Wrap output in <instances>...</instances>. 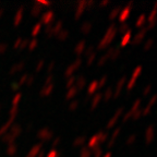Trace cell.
<instances>
[{
    "instance_id": "8",
    "label": "cell",
    "mask_w": 157,
    "mask_h": 157,
    "mask_svg": "<svg viewBox=\"0 0 157 157\" xmlns=\"http://www.w3.org/2000/svg\"><path fill=\"white\" fill-rule=\"evenodd\" d=\"M125 81H127V76L123 75L122 78H120V80L117 82V85H116V90L113 92V98H117L118 96H120L121 91H122L123 86L125 84Z\"/></svg>"
},
{
    "instance_id": "6",
    "label": "cell",
    "mask_w": 157,
    "mask_h": 157,
    "mask_svg": "<svg viewBox=\"0 0 157 157\" xmlns=\"http://www.w3.org/2000/svg\"><path fill=\"white\" fill-rule=\"evenodd\" d=\"M155 139V129L154 125H148L145 131V143L147 145H150L151 143L154 141Z\"/></svg>"
},
{
    "instance_id": "20",
    "label": "cell",
    "mask_w": 157,
    "mask_h": 157,
    "mask_svg": "<svg viewBox=\"0 0 157 157\" xmlns=\"http://www.w3.org/2000/svg\"><path fill=\"white\" fill-rule=\"evenodd\" d=\"M135 140H136V135H135V134H131L130 136L127 139V142H125V144H127V145H132L133 143L135 142Z\"/></svg>"
},
{
    "instance_id": "17",
    "label": "cell",
    "mask_w": 157,
    "mask_h": 157,
    "mask_svg": "<svg viewBox=\"0 0 157 157\" xmlns=\"http://www.w3.org/2000/svg\"><path fill=\"white\" fill-rule=\"evenodd\" d=\"M97 137H98V142L105 143V141L107 140V137H108V133L107 132H99V134L97 135Z\"/></svg>"
},
{
    "instance_id": "28",
    "label": "cell",
    "mask_w": 157,
    "mask_h": 157,
    "mask_svg": "<svg viewBox=\"0 0 157 157\" xmlns=\"http://www.w3.org/2000/svg\"><path fill=\"white\" fill-rule=\"evenodd\" d=\"M106 82H107V76H103L101 78V83H99V87H104V85L106 84Z\"/></svg>"
},
{
    "instance_id": "2",
    "label": "cell",
    "mask_w": 157,
    "mask_h": 157,
    "mask_svg": "<svg viewBox=\"0 0 157 157\" xmlns=\"http://www.w3.org/2000/svg\"><path fill=\"white\" fill-rule=\"evenodd\" d=\"M141 73H142V67H141V66L136 67V68H135V70L133 71L131 78L129 80V83H128V85H127V90H128V91H131V90L134 87L135 82H136L137 78L141 75Z\"/></svg>"
},
{
    "instance_id": "18",
    "label": "cell",
    "mask_w": 157,
    "mask_h": 157,
    "mask_svg": "<svg viewBox=\"0 0 157 157\" xmlns=\"http://www.w3.org/2000/svg\"><path fill=\"white\" fill-rule=\"evenodd\" d=\"M128 31H130V29H129V24H128V23H122V24L120 25V27H119V32L122 35H124Z\"/></svg>"
},
{
    "instance_id": "9",
    "label": "cell",
    "mask_w": 157,
    "mask_h": 157,
    "mask_svg": "<svg viewBox=\"0 0 157 157\" xmlns=\"http://www.w3.org/2000/svg\"><path fill=\"white\" fill-rule=\"evenodd\" d=\"M120 54H121V52L119 48H110L107 52V55H106V56H107L108 58H110L111 61H116V60L120 57Z\"/></svg>"
},
{
    "instance_id": "5",
    "label": "cell",
    "mask_w": 157,
    "mask_h": 157,
    "mask_svg": "<svg viewBox=\"0 0 157 157\" xmlns=\"http://www.w3.org/2000/svg\"><path fill=\"white\" fill-rule=\"evenodd\" d=\"M132 2H129L127 5V7H124L122 10H121L120 14H119V21H120V23L122 24V23H125V20L129 17V15H130L131 13V8H132Z\"/></svg>"
},
{
    "instance_id": "23",
    "label": "cell",
    "mask_w": 157,
    "mask_h": 157,
    "mask_svg": "<svg viewBox=\"0 0 157 157\" xmlns=\"http://www.w3.org/2000/svg\"><path fill=\"white\" fill-rule=\"evenodd\" d=\"M151 91H152V85H151V84H148V85L145 86L144 91H143V96H144V97L148 96V94L151 93Z\"/></svg>"
},
{
    "instance_id": "26",
    "label": "cell",
    "mask_w": 157,
    "mask_h": 157,
    "mask_svg": "<svg viewBox=\"0 0 157 157\" xmlns=\"http://www.w3.org/2000/svg\"><path fill=\"white\" fill-rule=\"evenodd\" d=\"M107 59H108V57L107 56H103L101 59H99V62H98V66L99 67H101V66H104V64L106 63V61H107Z\"/></svg>"
},
{
    "instance_id": "31",
    "label": "cell",
    "mask_w": 157,
    "mask_h": 157,
    "mask_svg": "<svg viewBox=\"0 0 157 157\" xmlns=\"http://www.w3.org/2000/svg\"><path fill=\"white\" fill-rule=\"evenodd\" d=\"M154 9H156V10H157V2H155V5H154Z\"/></svg>"
},
{
    "instance_id": "14",
    "label": "cell",
    "mask_w": 157,
    "mask_h": 157,
    "mask_svg": "<svg viewBox=\"0 0 157 157\" xmlns=\"http://www.w3.org/2000/svg\"><path fill=\"white\" fill-rule=\"evenodd\" d=\"M141 103H142V99H141V98H137V99H135V101L133 103L132 108L130 109V113H132V115H133V113H134L136 110H139V109H140Z\"/></svg>"
},
{
    "instance_id": "15",
    "label": "cell",
    "mask_w": 157,
    "mask_h": 157,
    "mask_svg": "<svg viewBox=\"0 0 157 157\" xmlns=\"http://www.w3.org/2000/svg\"><path fill=\"white\" fill-rule=\"evenodd\" d=\"M113 97V88H111V87H108L107 90H106L105 94H104V101H109Z\"/></svg>"
},
{
    "instance_id": "21",
    "label": "cell",
    "mask_w": 157,
    "mask_h": 157,
    "mask_svg": "<svg viewBox=\"0 0 157 157\" xmlns=\"http://www.w3.org/2000/svg\"><path fill=\"white\" fill-rule=\"evenodd\" d=\"M97 88H98V83L96 81H94V82H92V84L90 85V90H88V92L92 94V93H94Z\"/></svg>"
},
{
    "instance_id": "27",
    "label": "cell",
    "mask_w": 157,
    "mask_h": 157,
    "mask_svg": "<svg viewBox=\"0 0 157 157\" xmlns=\"http://www.w3.org/2000/svg\"><path fill=\"white\" fill-rule=\"evenodd\" d=\"M95 157H101V154H103V152H101V147L98 146V147H96L95 148Z\"/></svg>"
},
{
    "instance_id": "19",
    "label": "cell",
    "mask_w": 157,
    "mask_h": 157,
    "mask_svg": "<svg viewBox=\"0 0 157 157\" xmlns=\"http://www.w3.org/2000/svg\"><path fill=\"white\" fill-rule=\"evenodd\" d=\"M141 117H142V110H141V109H139V110H136L134 113H133L131 119H132V120H134V121H136V120H139Z\"/></svg>"
},
{
    "instance_id": "1",
    "label": "cell",
    "mask_w": 157,
    "mask_h": 157,
    "mask_svg": "<svg viewBox=\"0 0 157 157\" xmlns=\"http://www.w3.org/2000/svg\"><path fill=\"white\" fill-rule=\"evenodd\" d=\"M116 34H117V27H116L115 23H113V24H111L110 26L108 27L107 32H106V35L104 36V38L101 39V42L99 43V46H98V48H99V49H105L106 47H107L109 44H111V42L115 39Z\"/></svg>"
},
{
    "instance_id": "10",
    "label": "cell",
    "mask_w": 157,
    "mask_h": 157,
    "mask_svg": "<svg viewBox=\"0 0 157 157\" xmlns=\"http://www.w3.org/2000/svg\"><path fill=\"white\" fill-rule=\"evenodd\" d=\"M120 131H121V128L120 127L116 128L115 130H113V135H111V137H110V141H109V142H108V144H107L108 148H111V147L113 146L116 140H117V137L119 136V134H120Z\"/></svg>"
},
{
    "instance_id": "4",
    "label": "cell",
    "mask_w": 157,
    "mask_h": 157,
    "mask_svg": "<svg viewBox=\"0 0 157 157\" xmlns=\"http://www.w3.org/2000/svg\"><path fill=\"white\" fill-rule=\"evenodd\" d=\"M146 34H147V29H145V27L141 29L140 32H137L136 35L134 36V38H133V40H132V45H133V46H137V45L142 44L143 39L145 38Z\"/></svg>"
},
{
    "instance_id": "11",
    "label": "cell",
    "mask_w": 157,
    "mask_h": 157,
    "mask_svg": "<svg viewBox=\"0 0 157 157\" xmlns=\"http://www.w3.org/2000/svg\"><path fill=\"white\" fill-rule=\"evenodd\" d=\"M131 36H132V32L131 31H128L124 35H122V38H121V42H120V46L121 47H124L129 44V42L131 40Z\"/></svg>"
},
{
    "instance_id": "16",
    "label": "cell",
    "mask_w": 157,
    "mask_h": 157,
    "mask_svg": "<svg viewBox=\"0 0 157 157\" xmlns=\"http://www.w3.org/2000/svg\"><path fill=\"white\" fill-rule=\"evenodd\" d=\"M153 45H154V39H153V38H148V39H147L146 42H145V44H144V47H143L144 52L150 50V49L153 47Z\"/></svg>"
},
{
    "instance_id": "12",
    "label": "cell",
    "mask_w": 157,
    "mask_h": 157,
    "mask_svg": "<svg viewBox=\"0 0 157 157\" xmlns=\"http://www.w3.org/2000/svg\"><path fill=\"white\" fill-rule=\"evenodd\" d=\"M121 10H122V7H120V6L115 7L113 9V11L110 12V14H109V19H110V20H115L116 17H119V14H120Z\"/></svg>"
},
{
    "instance_id": "24",
    "label": "cell",
    "mask_w": 157,
    "mask_h": 157,
    "mask_svg": "<svg viewBox=\"0 0 157 157\" xmlns=\"http://www.w3.org/2000/svg\"><path fill=\"white\" fill-rule=\"evenodd\" d=\"M98 137L97 136H94L93 139L91 140V142H90V146L91 147H98Z\"/></svg>"
},
{
    "instance_id": "3",
    "label": "cell",
    "mask_w": 157,
    "mask_h": 157,
    "mask_svg": "<svg viewBox=\"0 0 157 157\" xmlns=\"http://www.w3.org/2000/svg\"><path fill=\"white\" fill-rule=\"evenodd\" d=\"M123 110H124V108H123V107L118 108L117 110H116L115 115H113V117L111 118L110 120H109V122L107 123V129H111V128H113L116 124H117L118 120H119V118L123 115Z\"/></svg>"
},
{
    "instance_id": "7",
    "label": "cell",
    "mask_w": 157,
    "mask_h": 157,
    "mask_svg": "<svg viewBox=\"0 0 157 157\" xmlns=\"http://www.w3.org/2000/svg\"><path fill=\"white\" fill-rule=\"evenodd\" d=\"M156 101H157V94H154V95L151 97L150 101L147 103L146 107H145L144 109L142 110V116H144V117H147V116L150 115V113H151V110H152L153 106L155 105V103H156Z\"/></svg>"
},
{
    "instance_id": "30",
    "label": "cell",
    "mask_w": 157,
    "mask_h": 157,
    "mask_svg": "<svg viewBox=\"0 0 157 157\" xmlns=\"http://www.w3.org/2000/svg\"><path fill=\"white\" fill-rule=\"evenodd\" d=\"M104 157H111V153L108 152L107 154H105V156H104Z\"/></svg>"
},
{
    "instance_id": "22",
    "label": "cell",
    "mask_w": 157,
    "mask_h": 157,
    "mask_svg": "<svg viewBox=\"0 0 157 157\" xmlns=\"http://www.w3.org/2000/svg\"><path fill=\"white\" fill-rule=\"evenodd\" d=\"M101 94H97V95L95 96V98H94V101H93V108H95L96 106L98 105V103L101 101Z\"/></svg>"
},
{
    "instance_id": "13",
    "label": "cell",
    "mask_w": 157,
    "mask_h": 157,
    "mask_svg": "<svg viewBox=\"0 0 157 157\" xmlns=\"http://www.w3.org/2000/svg\"><path fill=\"white\" fill-rule=\"evenodd\" d=\"M145 21H146V17H145V14H141L140 17H137L136 22H135V26L139 27V29H142L143 25L145 24Z\"/></svg>"
},
{
    "instance_id": "25",
    "label": "cell",
    "mask_w": 157,
    "mask_h": 157,
    "mask_svg": "<svg viewBox=\"0 0 157 157\" xmlns=\"http://www.w3.org/2000/svg\"><path fill=\"white\" fill-rule=\"evenodd\" d=\"M130 118H132V113H130V110L128 111L127 113H124V116H123V119H122V122H127Z\"/></svg>"
},
{
    "instance_id": "29",
    "label": "cell",
    "mask_w": 157,
    "mask_h": 157,
    "mask_svg": "<svg viewBox=\"0 0 157 157\" xmlns=\"http://www.w3.org/2000/svg\"><path fill=\"white\" fill-rule=\"evenodd\" d=\"M107 5H109V1H103V2L101 3V7H104V6H107Z\"/></svg>"
}]
</instances>
